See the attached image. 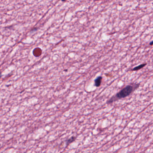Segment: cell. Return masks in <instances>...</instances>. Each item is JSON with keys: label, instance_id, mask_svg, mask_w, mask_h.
<instances>
[{"label": "cell", "instance_id": "cell-1", "mask_svg": "<svg viewBox=\"0 0 153 153\" xmlns=\"http://www.w3.org/2000/svg\"><path fill=\"white\" fill-rule=\"evenodd\" d=\"M140 84L132 83L128 84L125 88L120 90L117 94L112 96L109 100L107 101V104H110L119 100L125 99L130 96L135 91L138 89L140 86Z\"/></svg>", "mask_w": 153, "mask_h": 153}, {"label": "cell", "instance_id": "cell-2", "mask_svg": "<svg viewBox=\"0 0 153 153\" xmlns=\"http://www.w3.org/2000/svg\"><path fill=\"white\" fill-rule=\"evenodd\" d=\"M102 76H99L97 77L96 79L94 80V85L96 87H100L102 81Z\"/></svg>", "mask_w": 153, "mask_h": 153}, {"label": "cell", "instance_id": "cell-3", "mask_svg": "<svg viewBox=\"0 0 153 153\" xmlns=\"http://www.w3.org/2000/svg\"><path fill=\"white\" fill-rule=\"evenodd\" d=\"M33 53L35 56L39 57L42 54V50L39 48H36L33 50Z\"/></svg>", "mask_w": 153, "mask_h": 153}, {"label": "cell", "instance_id": "cell-4", "mask_svg": "<svg viewBox=\"0 0 153 153\" xmlns=\"http://www.w3.org/2000/svg\"><path fill=\"white\" fill-rule=\"evenodd\" d=\"M147 65V63H142L141 64L137 66H135L134 67L133 69L131 70L132 71H138L139 70H141V69H143V68L145 67Z\"/></svg>", "mask_w": 153, "mask_h": 153}, {"label": "cell", "instance_id": "cell-5", "mask_svg": "<svg viewBox=\"0 0 153 153\" xmlns=\"http://www.w3.org/2000/svg\"><path fill=\"white\" fill-rule=\"evenodd\" d=\"M76 137H75L73 136L71 137L68 139L66 142V146H68L69 145L71 144L72 143H73L75 140H76Z\"/></svg>", "mask_w": 153, "mask_h": 153}, {"label": "cell", "instance_id": "cell-6", "mask_svg": "<svg viewBox=\"0 0 153 153\" xmlns=\"http://www.w3.org/2000/svg\"><path fill=\"white\" fill-rule=\"evenodd\" d=\"M150 45H151V46H153V40L150 43Z\"/></svg>", "mask_w": 153, "mask_h": 153}, {"label": "cell", "instance_id": "cell-7", "mask_svg": "<svg viewBox=\"0 0 153 153\" xmlns=\"http://www.w3.org/2000/svg\"><path fill=\"white\" fill-rule=\"evenodd\" d=\"M1 72H0V78H1Z\"/></svg>", "mask_w": 153, "mask_h": 153}, {"label": "cell", "instance_id": "cell-8", "mask_svg": "<svg viewBox=\"0 0 153 153\" xmlns=\"http://www.w3.org/2000/svg\"><path fill=\"white\" fill-rule=\"evenodd\" d=\"M67 1V0H62V1Z\"/></svg>", "mask_w": 153, "mask_h": 153}]
</instances>
